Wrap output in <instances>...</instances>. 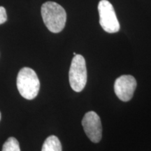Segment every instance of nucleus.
<instances>
[{
	"instance_id": "nucleus-1",
	"label": "nucleus",
	"mask_w": 151,
	"mask_h": 151,
	"mask_svg": "<svg viewBox=\"0 0 151 151\" xmlns=\"http://www.w3.org/2000/svg\"><path fill=\"white\" fill-rule=\"evenodd\" d=\"M41 16L48 29L52 33L63 30L67 21V13L59 4L46 1L41 6Z\"/></svg>"
},
{
	"instance_id": "nucleus-2",
	"label": "nucleus",
	"mask_w": 151,
	"mask_h": 151,
	"mask_svg": "<svg viewBox=\"0 0 151 151\" xmlns=\"http://www.w3.org/2000/svg\"><path fill=\"white\" fill-rule=\"evenodd\" d=\"M17 88L24 99L32 100L37 97L40 89V82L32 69L23 67L20 69L17 77Z\"/></svg>"
},
{
	"instance_id": "nucleus-3",
	"label": "nucleus",
	"mask_w": 151,
	"mask_h": 151,
	"mask_svg": "<svg viewBox=\"0 0 151 151\" xmlns=\"http://www.w3.org/2000/svg\"><path fill=\"white\" fill-rule=\"evenodd\" d=\"M69 83L75 92H80L84 89L87 83V69L85 58L76 55L71 61L69 72Z\"/></svg>"
},
{
	"instance_id": "nucleus-4",
	"label": "nucleus",
	"mask_w": 151,
	"mask_h": 151,
	"mask_svg": "<svg viewBox=\"0 0 151 151\" xmlns=\"http://www.w3.org/2000/svg\"><path fill=\"white\" fill-rule=\"evenodd\" d=\"M99 14V24L102 29L108 33H116L120 30L116 11L113 5L108 0H101L98 4Z\"/></svg>"
},
{
	"instance_id": "nucleus-5",
	"label": "nucleus",
	"mask_w": 151,
	"mask_h": 151,
	"mask_svg": "<svg viewBox=\"0 0 151 151\" xmlns=\"http://www.w3.org/2000/svg\"><path fill=\"white\" fill-rule=\"evenodd\" d=\"M82 125L87 137L93 143H99L102 137L101 119L94 111L86 113L82 120Z\"/></svg>"
},
{
	"instance_id": "nucleus-6",
	"label": "nucleus",
	"mask_w": 151,
	"mask_h": 151,
	"mask_svg": "<svg viewBox=\"0 0 151 151\" xmlns=\"http://www.w3.org/2000/svg\"><path fill=\"white\" fill-rule=\"evenodd\" d=\"M137 88V81L131 75H122L116 80L115 93L122 101H128L133 97Z\"/></svg>"
},
{
	"instance_id": "nucleus-7",
	"label": "nucleus",
	"mask_w": 151,
	"mask_h": 151,
	"mask_svg": "<svg viewBox=\"0 0 151 151\" xmlns=\"http://www.w3.org/2000/svg\"><path fill=\"white\" fill-rule=\"evenodd\" d=\"M41 151H62V144L56 136L48 137L43 143Z\"/></svg>"
},
{
	"instance_id": "nucleus-8",
	"label": "nucleus",
	"mask_w": 151,
	"mask_h": 151,
	"mask_svg": "<svg viewBox=\"0 0 151 151\" xmlns=\"http://www.w3.org/2000/svg\"><path fill=\"white\" fill-rule=\"evenodd\" d=\"M1 151H20L18 140L14 137L9 138L4 143Z\"/></svg>"
},
{
	"instance_id": "nucleus-9",
	"label": "nucleus",
	"mask_w": 151,
	"mask_h": 151,
	"mask_svg": "<svg viewBox=\"0 0 151 151\" xmlns=\"http://www.w3.org/2000/svg\"><path fill=\"white\" fill-rule=\"evenodd\" d=\"M7 20V14L5 8L0 6V24L4 23Z\"/></svg>"
},
{
	"instance_id": "nucleus-10",
	"label": "nucleus",
	"mask_w": 151,
	"mask_h": 151,
	"mask_svg": "<svg viewBox=\"0 0 151 151\" xmlns=\"http://www.w3.org/2000/svg\"><path fill=\"white\" fill-rule=\"evenodd\" d=\"M73 55H76V52H73Z\"/></svg>"
},
{
	"instance_id": "nucleus-11",
	"label": "nucleus",
	"mask_w": 151,
	"mask_h": 151,
	"mask_svg": "<svg viewBox=\"0 0 151 151\" xmlns=\"http://www.w3.org/2000/svg\"><path fill=\"white\" fill-rule=\"evenodd\" d=\"M0 120H1V113H0Z\"/></svg>"
}]
</instances>
